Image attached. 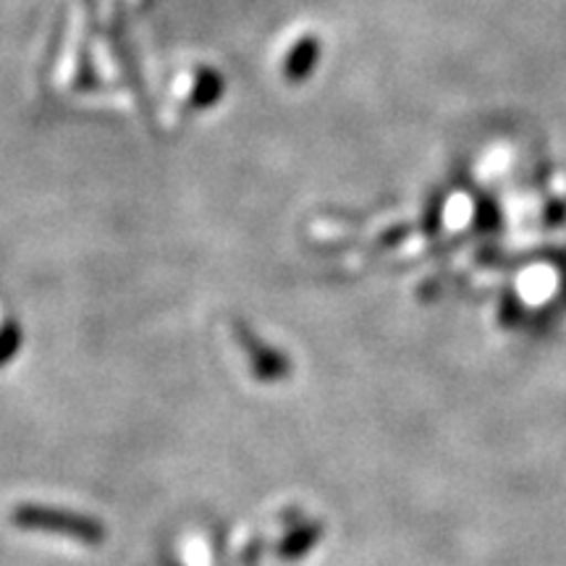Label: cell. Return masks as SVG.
<instances>
[{"label": "cell", "instance_id": "cell-1", "mask_svg": "<svg viewBox=\"0 0 566 566\" xmlns=\"http://www.w3.org/2000/svg\"><path fill=\"white\" fill-rule=\"evenodd\" d=\"M315 61H317V40L313 38L300 40V45H296L286 59V76L289 80H302V76H307L310 71H313Z\"/></svg>", "mask_w": 566, "mask_h": 566}]
</instances>
